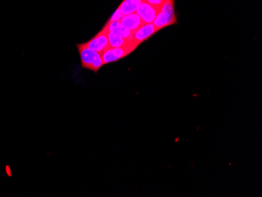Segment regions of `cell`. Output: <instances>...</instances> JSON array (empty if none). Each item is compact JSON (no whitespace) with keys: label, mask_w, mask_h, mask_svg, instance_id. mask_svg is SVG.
Returning <instances> with one entry per match:
<instances>
[{"label":"cell","mask_w":262,"mask_h":197,"mask_svg":"<svg viewBox=\"0 0 262 197\" xmlns=\"http://www.w3.org/2000/svg\"><path fill=\"white\" fill-rule=\"evenodd\" d=\"M77 48L80 56L81 66L83 69L98 73L104 65L101 53L90 49L85 43L77 44Z\"/></svg>","instance_id":"6da1fadb"},{"label":"cell","mask_w":262,"mask_h":197,"mask_svg":"<svg viewBox=\"0 0 262 197\" xmlns=\"http://www.w3.org/2000/svg\"><path fill=\"white\" fill-rule=\"evenodd\" d=\"M177 24L178 20L175 14L174 0H166L155 18L153 25L160 31L164 28Z\"/></svg>","instance_id":"7a4b0ae2"},{"label":"cell","mask_w":262,"mask_h":197,"mask_svg":"<svg viewBox=\"0 0 262 197\" xmlns=\"http://www.w3.org/2000/svg\"><path fill=\"white\" fill-rule=\"evenodd\" d=\"M138 46L134 43L133 41L128 45L120 48H110L101 54L104 64L120 61L126 56L133 52L138 48Z\"/></svg>","instance_id":"3957f363"},{"label":"cell","mask_w":262,"mask_h":197,"mask_svg":"<svg viewBox=\"0 0 262 197\" xmlns=\"http://www.w3.org/2000/svg\"><path fill=\"white\" fill-rule=\"evenodd\" d=\"M108 32L110 31H108V26L105 24L104 28L97 34L96 36L85 44L90 49L102 54L110 48V42H108Z\"/></svg>","instance_id":"277c9868"},{"label":"cell","mask_w":262,"mask_h":197,"mask_svg":"<svg viewBox=\"0 0 262 197\" xmlns=\"http://www.w3.org/2000/svg\"><path fill=\"white\" fill-rule=\"evenodd\" d=\"M159 31L160 30L153 25V23L144 24L134 33L133 42L137 46L141 45L142 42L148 40Z\"/></svg>","instance_id":"5b68a950"},{"label":"cell","mask_w":262,"mask_h":197,"mask_svg":"<svg viewBox=\"0 0 262 197\" xmlns=\"http://www.w3.org/2000/svg\"><path fill=\"white\" fill-rule=\"evenodd\" d=\"M160 9L157 8L154 6L143 2L138 7L136 12L138 13V15L141 17L145 24H151L154 21L155 18L157 17L158 13L160 12Z\"/></svg>","instance_id":"8992f818"},{"label":"cell","mask_w":262,"mask_h":197,"mask_svg":"<svg viewBox=\"0 0 262 197\" xmlns=\"http://www.w3.org/2000/svg\"><path fill=\"white\" fill-rule=\"evenodd\" d=\"M120 22L126 29L134 32L145 24L137 12L123 16Z\"/></svg>","instance_id":"52a82bcc"},{"label":"cell","mask_w":262,"mask_h":197,"mask_svg":"<svg viewBox=\"0 0 262 197\" xmlns=\"http://www.w3.org/2000/svg\"><path fill=\"white\" fill-rule=\"evenodd\" d=\"M108 26V31L110 32L116 34L120 37L124 38L128 40L133 41L134 33L135 32L129 31V29H126L120 21L116 22H107L106 23Z\"/></svg>","instance_id":"ba28073f"},{"label":"cell","mask_w":262,"mask_h":197,"mask_svg":"<svg viewBox=\"0 0 262 197\" xmlns=\"http://www.w3.org/2000/svg\"><path fill=\"white\" fill-rule=\"evenodd\" d=\"M143 2V0H123L118 9L123 15H128L136 12L138 7Z\"/></svg>","instance_id":"9c48e42d"},{"label":"cell","mask_w":262,"mask_h":197,"mask_svg":"<svg viewBox=\"0 0 262 197\" xmlns=\"http://www.w3.org/2000/svg\"><path fill=\"white\" fill-rule=\"evenodd\" d=\"M108 36L110 48H120V47L128 45V44L132 42V41L120 37V36H117L113 32H108Z\"/></svg>","instance_id":"30bf717a"},{"label":"cell","mask_w":262,"mask_h":197,"mask_svg":"<svg viewBox=\"0 0 262 197\" xmlns=\"http://www.w3.org/2000/svg\"><path fill=\"white\" fill-rule=\"evenodd\" d=\"M143 1L159 9H161L162 6L166 2V0H143Z\"/></svg>","instance_id":"8fae6325"},{"label":"cell","mask_w":262,"mask_h":197,"mask_svg":"<svg viewBox=\"0 0 262 197\" xmlns=\"http://www.w3.org/2000/svg\"><path fill=\"white\" fill-rule=\"evenodd\" d=\"M123 16L124 15L120 12V10H119V9H117V10H116V12L113 14L111 18L108 20V22L120 21L121 19L123 18Z\"/></svg>","instance_id":"7c38bea8"}]
</instances>
